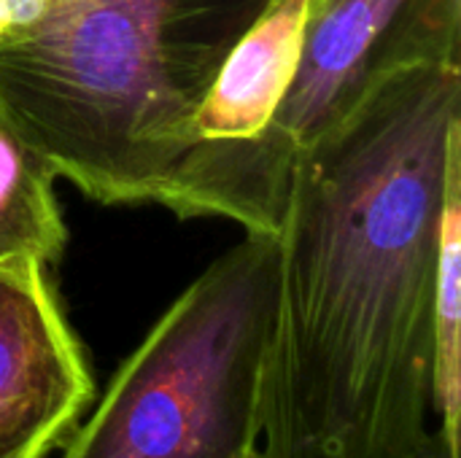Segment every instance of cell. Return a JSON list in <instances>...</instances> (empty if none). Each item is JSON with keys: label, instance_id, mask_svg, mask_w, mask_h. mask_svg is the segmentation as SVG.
Here are the masks:
<instances>
[{"label": "cell", "instance_id": "8992f818", "mask_svg": "<svg viewBox=\"0 0 461 458\" xmlns=\"http://www.w3.org/2000/svg\"><path fill=\"white\" fill-rule=\"evenodd\" d=\"M92 400L95 381L49 267L0 265V458L62 451Z\"/></svg>", "mask_w": 461, "mask_h": 458}, {"label": "cell", "instance_id": "52a82bcc", "mask_svg": "<svg viewBox=\"0 0 461 458\" xmlns=\"http://www.w3.org/2000/svg\"><path fill=\"white\" fill-rule=\"evenodd\" d=\"M432 416L443 458H459L461 418V121L448 132L432 313Z\"/></svg>", "mask_w": 461, "mask_h": 458}, {"label": "cell", "instance_id": "7a4b0ae2", "mask_svg": "<svg viewBox=\"0 0 461 458\" xmlns=\"http://www.w3.org/2000/svg\"><path fill=\"white\" fill-rule=\"evenodd\" d=\"M270 0H43L0 46V116L100 205L165 189L219 65Z\"/></svg>", "mask_w": 461, "mask_h": 458}, {"label": "cell", "instance_id": "ba28073f", "mask_svg": "<svg viewBox=\"0 0 461 458\" xmlns=\"http://www.w3.org/2000/svg\"><path fill=\"white\" fill-rule=\"evenodd\" d=\"M57 173L0 116V265H57L68 229L54 194Z\"/></svg>", "mask_w": 461, "mask_h": 458}, {"label": "cell", "instance_id": "3957f363", "mask_svg": "<svg viewBox=\"0 0 461 458\" xmlns=\"http://www.w3.org/2000/svg\"><path fill=\"white\" fill-rule=\"evenodd\" d=\"M278 238L221 254L116 370L59 458H257Z\"/></svg>", "mask_w": 461, "mask_h": 458}, {"label": "cell", "instance_id": "277c9868", "mask_svg": "<svg viewBox=\"0 0 461 458\" xmlns=\"http://www.w3.org/2000/svg\"><path fill=\"white\" fill-rule=\"evenodd\" d=\"M461 65V0H313L303 54L262 151L265 192L286 213L292 165L381 81Z\"/></svg>", "mask_w": 461, "mask_h": 458}, {"label": "cell", "instance_id": "5b68a950", "mask_svg": "<svg viewBox=\"0 0 461 458\" xmlns=\"http://www.w3.org/2000/svg\"><path fill=\"white\" fill-rule=\"evenodd\" d=\"M313 0H270L238 38L203 94L186 146L157 197L181 219L219 216L251 235L281 232L262 151L294 78Z\"/></svg>", "mask_w": 461, "mask_h": 458}, {"label": "cell", "instance_id": "6da1fadb", "mask_svg": "<svg viewBox=\"0 0 461 458\" xmlns=\"http://www.w3.org/2000/svg\"><path fill=\"white\" fill-rule=\"evenodd\" d=\"M461 65L381 81L292 165L257 458H443L432 313Z\"/></svg>", "mask_w": 461, "mask_h": 458}]
</instances>
